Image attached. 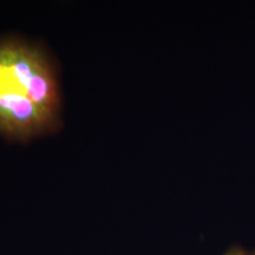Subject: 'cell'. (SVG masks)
Instances as JSON below:
<instances>
[{
    "label": "cell",
    "instance_id": "6da1fadb",
    "mask_svg": "<svg viewBox=\"0 0 255 255\" xmlns=\"http://www.w3.org/2000/svg\"><path fill=\"white\" fill-rule=\"evenodd\" d=\"M62 126L57 71L39 45L0 38V135L28 141Z\"/></svg>",
    "mask_w": 255,
    "mask_h": 255
},
{
    "label": "cell",
    "instance_id": "7a4b0ae2",
    "mask_svg": "<svg viewBox=\"0 0 255 255\" xmlns=\"http://www.w3.org/2000/svg\"><path fill=\"white\" fill-rule=\"evenodd\" d=\"M226 255H244V254H242V252H241V251L235 250V251H231V252H228V253L226 254Z\"/></svg>",
    "mask_w": 255,
    "mask_h": 255
}]
</instances>
